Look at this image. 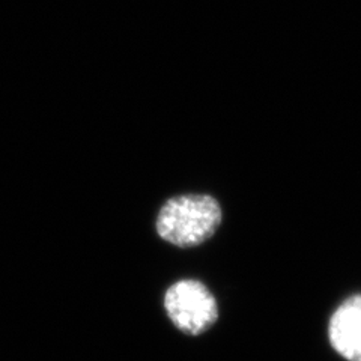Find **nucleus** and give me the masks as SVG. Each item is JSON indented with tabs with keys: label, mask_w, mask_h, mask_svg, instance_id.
<instances>
[{
	"label": "nucleus",
	"mask_w": 361,
	"mask_h": 361,
	"mask_svg": "<svg viewBox=\"0 0 361 361\" xmlns=\"http://www.w3.org/2000/svg\"><path fill=\"white\" fill-rule=\"evenodd\" d=\"M221 223L219 202L208 195L169 199L157 217V232L167 243L190 248L208 241Z\"/></svg>",
	"instance_id": "obj_1"
},
{
	"label": "nucleus",
	"mask_w": 361,
	"mask_h": 361,
	"mask_svg": "<svg viewBox=\"0 0 361 361\" xmlns=\"http://www.w3.org/2000/svg\"><path fill=\"white\" fill-rule=\"evenodd\" d=\"M164 309L178 329L190 336L205 333L219 319L217 300L193 279L179 280L166 290Z\"/></svg>",
	"instance_id": "obj_2"
},
{
	"label": "nucleus",
	"mask_w": 361,
	"mask_h": 361,
	"mask_svg": "<svg viewBox=\"0 0 361 361\" xmlns=\"http://www.w3.org/2000/svg\"><path fill=\"white\" fill-rule=\"evenodd\" d=\"M330 342L348 361H361V295L348 298L330 321Z\"/></svg>",
	"instance_id": "obj_3"
}]
</instances>
